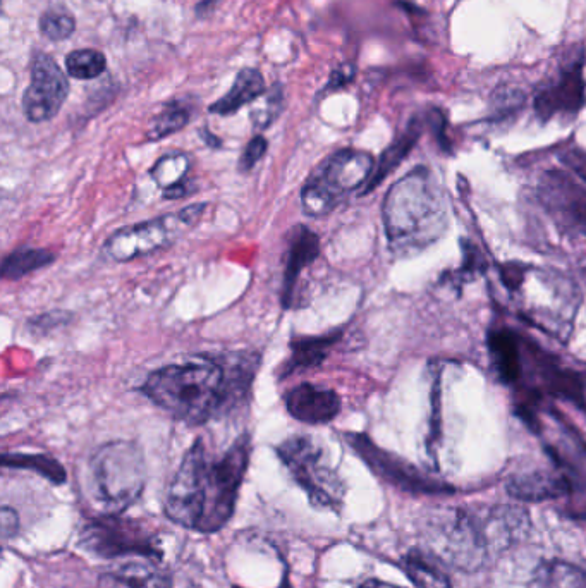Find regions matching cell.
<instances>
[{"label": "cell", "mask_w": 586, "mask_h": 588, "mask_svg": "<svg viewBox=\"0 0 586 588\" xmlns=\"http://www.w3.org/2000/svg\"><path fill=\"white\" fill-rule=\"evenodd\" d=\"M191 169L190 155L174 152L160 157L155 166L150 169V178L159 186L160 190H169L176 184L183 183L188 178Z\"/></svg>", "instance_id": "27"}, {"label": "cell", "mask_w": 586, "mask_h": 588, "mask_svg": "<svg viewBox=\"0 0 586 588\" xmlns=\"http://www.w3.org/2000/svg\"><path fill=\"white\" fill-rule=\"evenodd\" d=\"M561 162L569 171L586 183V152L581 148H569L561 154Z\"/></svg>", "instance_id": "33"}, {"label": "cell", "mask_w": 586, "mask_h": 588, "mask_svg": "<svg viewBox=\"0 0 586 588\" xmlns=\"http://www.w3.org/2000/svg\"><path fill=\"white\" fill-rule=\"evenodd\" d=\"M404 571L418 588H452L451 578L434 554L411 551L404 558Z\"/></svg>", "instance_id": "22"}, {"label": "cell", "mask_w": 586, "mask_h": 588, "mask_svg": "<svg viewBox=\"0 0 586 588\" xmlns=\"http://www.w3.org/2000/svg\"><path fill=\"white\" fill-rule=\"evenodd\" d=\"M140 392L172 418L193 427L229 413L226 374L215 356L157 368L148 374Z\"/></svg>", "instance_id": "3"}, {"label": "cell", "mask_w": 586, "mask_h": 588, "mask_svg": "<svg viewBox=\"0 0 586 588\" xmlns=\"http://www.w3.org/2000/svg\"><path fill=\"white\" fill-rule=\"evenodd\" d=\"M195 181L193 179H186L183 183L176 184V186H172L169 190L162 191V196H164V200H179V198H186V196L193 195L196 193Z\"/></svg>", "instance_id": "36"}, {"label": "cell", "mask_w": 586, "mask_h": 588, "mask_svg": "<svg viewBox=\"0 0 586 588\" xmlns=\"http://www.w3.org/2000/svg\"><path fill=\"white\" fill-rule=\"evenodd\" d=\"M375 171L372 155L355 148H342L315 169L301 190V209L308 217H324L353 191L365 188Z\"/></svg>", "instance_id": "6"}, {"label": "cell", "mask_w": 586, "mask_h": 588, "mask_svg": "<svg viewBox=\"0 0 586 588\" xmlns=\"http://www.w3.org/2000/svg\"><path fill=\"white\" fill-rule=\"evenodd\" d=\"M147 485V463L140 446L112 441L95 451L88 465V490L104 515H121Z\"/></svg>", "instance_id": "5"}, {"label": "cell", "mask_w": 586, "mask_h": 588, "mask_svg": "<svg viewBox=\"0 0 586 588\" xmlns=\"http://www.w3.org/2000/svg\"><path fill=\"white\" fill-rule=\"evenodd\" d=\"M250 454V434L239 435L215 461L208 460L207 448L198 439L167 487L165 515L195 532H219L236 508Z\"/></svg>", "instance_id": "1"}, {"label": "cell", "mask_w": 586, "mask_h": 588, "mask_svg": "<svg viewBox=\"0 0 586 588\" xmlns=\"http://www.w3.org/2000/svg\"><path fill=\"white\" fill-rule=\"evenodd\" d=\"M528 95L521 86L501 83L490 95V121H504L523 111Z\"/></svg>", "instance_id": "28"}, {"label": "cell", "mask_w": 586, "mask_h": 588, "mask_svg": "<svg viewBox=\"0 0 586 588\" xmlns=\"http://www.w3.org/2000/svg\"><path fill=\"white\" fill-rule=\"evenodd\" d=\"M191 111L188 107L171 102L165 105L164 109L150 121V128L147 131L148 141H160L176 135L181 129L186 128L190 123Z\"/></svg>", "instance_id": "26"}, {"label": "cell", "mask_w": 586, "mask_h": 588, "mask_svg": "<svg viewBox=\"0 0 586 588\" xmlns=\"http://www.w3.org/2000/svg\"><path fill=\"white\" fill-rule=\"evenodd\" d=\"M71 315L68 312H50L40 315L38 319L30 320V327L35 332H47L49 329L68 324Z\"/></svg>", "instance_id": "34"}, {"label": "cell", "mask_w": 586, "mask_h": 588, "mask_svg": "<svg viewBox=\"0 0 586 588\" xmlns=\"http://www.w3.org/2000/svg\"><path fill=\"white\" fill-rule=\"evenodd\" d=\"M38 30L42 33V37L50 42H64L69 37H73L76 31V19L68 9H61V7L47 9L38 19Z\"/></svg>", "instance_id": "30"}, {"label": "cell", "mask_w": 586, "mask_h": 588, "mask_svg": "<svg viewBox=\"0 0 586 588\" xmlns=\"http://www.w3.org/2000/svg\"><path fill=\"white\" fill-rule=\"evenodd\" d=\"M265 97L267 98L263 107L251 112V121L257 129L270 128L277 121V117L281 116L282 107H284L281 85H275Z\"/></svg>", "instance_id": "31"}, {"label": "cell", "mask_w": 586, "mask_h": 588, "mask_svg": "<svg viewBox=\"0 0 586 588\" xmlns=\"http://www.w3.org/2000/svg\"><path fill=\"white\" fill-rule=\"evenodd\" d=\"M342 331H332L324 336L296 337L291 341V356L279 370V379H286L289 375L318 367L325 362L330 350L339 343Z\"/></svg>", "instance_id": "18"}, {"label": "cell", "mask_w": 586, "mask_h": 588, "mask_svg": "<svg viewBox=\"0 0 586 588\" xmlns=\"http://www.w3.org/2000/svg\"><path fill=\"white\" fill-rule=\"evenodd\" d=\"M97 588H172V578L152 558H145L105 571Z\"/></svg>", "instance_id": "16"}, {"label": "cell", "mask_w": 586, "mask_h": 588, "mask_svg": "<svg viewBox=\"0 0 586 588\" xmlns=\"http://www.w3.org/2000/svg\"><path fill=\"white\" fill-rule=\"evenodd\" d=\"M384 227L399 257L423 252L446 233V200L430 169L416 167L392 186L385 196Z\"/></svg>", "instance_id": "4"}, {"label": "cell", "mask_w": 586, "mask_h": 588, "mask_svg": "<svg viewBox=\"0 0 586 588\" xmlns=\"http://www.w3.org/2000/svg\"><path fill=\"white\" fill-rule=\"evenodd\" d=\"M530 530L528 511L516 506L451 509L427 520V546L435 558L475 571L499 558Z\"/></svg>", "instance_id": "2"}, {"label": "cell", "mask_w": 586, "mask_h": 588, "mask_svg": "<svg viewBox=\"0 0 586 588\" xmlns=\"http://www.w3.org/2000/svg\"><path fill=\"white\" fill-rule=\"evenodd\" d=\"M585 50L581 45L576 52L559 64L554 76L538 86L533 97V109L538 119L547 123L556 116L574 117L586 104V81L583 76Z\"/></svg>", "instance_id": "10"}, {"label": "cell", "mask_w": 586, "mask_h": 588, "mask_svg": "<svg viewBox=\"0 0 586 588\" xmlns=\"http://www.w3.org/2000/svg\"><path fill=\"white\" fill-rule=\"evenodd\" d=\"M346 441L351 448L355 449L356 454H360L361 460L365 461L373 472L399 489L408 490V492H428V494L449 490L447 485L435 482L403 458L380 449L368 435L346 434Z\"/></svg>", "instance_id": "12"}, {"label": "cell", "mask_w": 586, "mask_h": 588, "mask_svg": "<svg viewBox=\"0 0 586 588\" xmlns=\"http://www.w3.org/2000/svg\"><path fill=\"white\" fill-rule=\"evenodd\" d=\"M200 136H202L203 143L210 148H220L222 147V140H220L219 136H215L212 131L208 128L200 129Z\"/></svg>", "instance_id": "39"}, {"label": "cell", "mask_w": 586, "mask_h": 588, "mask_svg": "<svg viewBox=\"0 0 586 588\" xmlns=\"http://www.w3.org/2000/svg\"><path fill=\"white\" fill-rule=\"evenodd\" d=\"M532 588H586V570L566 561H545L533 575Z\"/></svg>", "instance_id": "23"}, {"label": "cell", "mask_w": 586, "mask_h": 588, "mask_svg": "<svg viewBox=\"0 0 586 588\" xmlns=\"http://www.w3.org/2000/svg\"><path fill=\"white\" fill-rule=\"evenodd\" d=\"M490 356L501 379L507 384H513L521 377V353H519L518 336L509 329H499L490 332Z\"/></svg>", "instance_id": "21"}, {"label": "cell", "mask_w": 586, "mask_h": 588, "mask_svg": "<svg viewBox=\"0 0 586 588\" xmlns=\"http://www.w3.org/2000/svg\"><path fill=\"white\" fill-rule=\"evenodd\" d=\"M207 210V203H191L176 214L160 215L110 234L105 241L107 257L117 264L147 257L174 245L188 229L195 227Z\"/></svg>", "instance_id": "7"}, {"label": "cell", "mask_w": 586, "mask_h": 588, "mask_svg": "<svg viewBox=\"0 0 586 588\" xmlns=\"http://www.w3.org/2000/svg\"><path fill=\"white\" fill-rule=\"evenodd\" d=\"M2 465L6 468H21V470L37 472L38 475L50 480L52 484H64L66 480V470L62 468L61 463L47 454H4Z\"/></svg>", "instance_id": "25"}, {"label": "cell", "mask_w": 586, "mask_h": 588, "mask_svg": "<svg viewBox=\"0 0 586 588\" xmlns=\"http://www.w3.org/2000/svg\"><path fill=\"white\" fill-rule=\"evenodd\" d=\"M265 93L267 86L263 74L255 68H243L236 74V80L229 88V92L210 105L208 111L217 116H232L245 105L253 104L258 98L265 97Z\"/></svg>", "instance_id": "19"}, {"label": "cell", "mask_w": 586, "mask_h": 588, "mask_svg": "<svg viewBox=\"0 0 586 588\" xmlns=\"http://www.w3.org/2000/svg\"><path fill=\"white\" fill-rule=\"evenodd\" d=\"M320 255V238L312 229L298 226L291 233L287 246V262L282 279V307L289 310L294 305L296 288L301 281L303 270L317 260Z\"/></svg>", "instance_id": "15"}, {"label": "cell", "mask_w": 586, "mask_h": 588, "mask_svg": "<svg viewBox=\"0 0 586 588\" xmlns=\"http://www.w3.org/2000/svg\"><path fill=\"white\" fill-rule=\"evenodd\" d=\"M66 73L74 80H97L107 69L104 52L95 49H76L66 57Z\"/></svg>", "instance_id": "29"}, {"label": "cell", "mask_w": 586, "mask_h": 588, "mask_svg": "<svg viewBox=\"0 0 586 588\" xmlns=\"http://www.w3.org/2000/svg\"><path fill=\"white\" fill-rule=\"evenodd\" d=\"M286 410L291 417L306 425H324L341 413V396L334 389L303 382L287 392Z\"/></svg>", "instance_id": "14"}, {"label": "cell", "mask_w": 586, "mask_h": 588, "mask_svg": "<svg viewBox=\"0 0 586 588\" xmlns=\"http://www.w3.org/2000/svg\"><path fill=\"white\" fill-rule=\"evenodd\" d=\"M422 133V119L420 117H413L409 121L408 128H406L403 135L399 136L397 140L392 141L391 145L385 148L384 154L380 155L379 162L375 164V171H373L372 178L365 184V188L361 190L360 195L372 193L392 171H396L397 167L403 164V160L411 154V150L415 148Z\"/></svg>", "instance_id": "20"}, {"label": "cell", "mask_w": 586, "mask_h": 588, "mask_svg": "<svg viewBox=\"0 0 586 588\" xmlns=\"http://www.w3.org/2000/svg\"><path fill=\"white\" fill-rule=\"evenodd\" d=\"M523 272L525 270L518 267V265H506L502 269V281H504L507 288L516 289L521 284V281H523Z\"/></svg>", "instance_id": "37"}, {"label": "cell", "mask_w": 586, "mask_h": 588, "mask_svg": "<svg viewBox=\"0 0 586 588\" xmlns=\"http://www.w3.org/2000/svg\"><path fill=\"white\" fill-rule=\"evenodd\" d=\"M356 68L353 64H342L339 68L334 69L330 74L329 85L325 88V92H336L341 90L344 86L349 85L351 81L355 80Z\"/></svg>", "instance_id": "35"}, {"label": "cell", "mask_w": 586, "mask_h": 588, "mask_svg": "<svg viewBox=\"0 0 586 588\" xmlns=\"http://www.w3.org/2000/svg\"><path fill=\"white\" fill-rule=\"evenodd\" d=\"M358 588H399L391 583L379 582V580H367L365 583H361Z\"/></svg>", "instance_id": "40"}, {"label": "cell", "mask_w": 586, "mask_h": 588, "mask_svg": "<svg viewBox=\"0 0 586 588\" xmlns=\"http://www.w3.org/2000/svg\"><path fill=\"white\" fill-rule=\"evenodd\" d=\"M55 258L54 253L45 248H18L4 258L0 276L4 281H19L28 274L54 264Z\"/></svg>", "instance_id": "24"}, {"label": "cell", "mask_w": 586, "mask_h": 588, "mask_svg": "<svg viewBox=\"0 0 586 588\" xmlns=\"http://www.w3.org/2000/svg\"><path fill=\"white\" fill-rule=\"evenodd\" d=\"M31 81L23 93V114L30 123H47L61 112L68 100L69 80L61 66L45 52L31 59Z\"/></svg>", "instance_id": "11"}, {"label": "cell", "mask_w": 586, "mask_h": 588, "mask_svg": "<svg viewBox=\"0 0 586 588\" xmlns=\"http://www.w3.org/2000/svg\"><path fill=\"white\" fill-rule=\"evenodd\" d=\"M269 150V141L262 135L253 136L239 157V171L250 172Z\"/></svg>", "instance_id": "32"}, {"label": "cell", "mask_w": 586, "mask_h": 588, "mask_svg": "<svg viewBox=\"0 0 586 588\" xmlns=\"http://www.w3.org/2000/svg\"><path fill=\"white\" fill-rule=\"evenodd\" d=\"M540 200L557 226L568 233L586 229V188L576 183L568 172L550 169L538 186Z\"/></svg>", "instance_id": "13"}, {"label": "cell", "mask_w": 586, "mask_h": 588, "mask_svg": "<svg viewBox=\"0 0 586 588\" xmlns=\"http://www.w3.org/2000/svg\"><path fill=\"white\" fill-rule=\"evenodd\" d=\"M117 515H104L90 520L81 530V544L98 558H117L140 554L143 558L160 556L157 539L136 520H123Z\"/></svg>", "instance_id": "9"}, {"label": "cell", "mask_w": 586, "mask_h": 588, "mask_svg": "<svg viewBox=\"0 0 586 588\" xmlns=\"http://www.w3.org/2000/svg\"><path fill=\"white\" fill-rule=\"evenodd\" d=\"M571 490V482L566 475L547 470L523 473L509 480V496L523 503H542L557 497L566 496Z\"/></svg>", "instance_id": "17"}, {"label": "cell", "mask_w": 586, "mask_h": 588, "mask_svg": "<svg viewBox=\"0 0 586 588\" xmlns=\"http://www.w3.org/2000/svg\"><path fill=\"white\" fill-rule=\"evenodd\" d=\"M275 451L313 506L332 509L341 506L344 484L339 475L325 465L322 449L310 437L294 435L279 444Z\"/></svg>", "instance_id": "8"}, {"label": "cell", "mask_w": 586, "mask_h": 588, "mask_svg": "<svg viewBox=\"0 0 586 588\" xmlns=\"http://www.w3.org/2000/svg\"><path fill=\"white\" fill-rule=\"evenodd\" d=\"M18 530V515L11 508H2V535L4 539L13 537Z\"/></svg>", "instance_id": "38"}, {"label": "cell", "mask_w": 586, "mask_h": 588, "mask_svg": "<svg viewBox=\"0 0 586 588\" xmlns=\"http://www.w3.org/2000/svg\"><path fill=\"white\" fill-rule=\"evenodd\" d=\"M215 2H217V0H205L203 4H200V6H198V14L205 13V9H208V7L212 6V4H215Z\"/></svg>", "instance_id": "41"}]
</instances>
